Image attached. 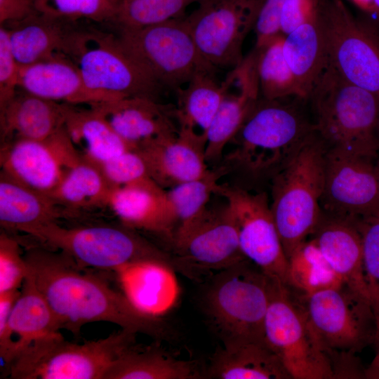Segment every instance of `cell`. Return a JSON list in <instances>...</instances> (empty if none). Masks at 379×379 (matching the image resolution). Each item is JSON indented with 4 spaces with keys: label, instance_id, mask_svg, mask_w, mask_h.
Wrapping results in <instances>:
<instances>
[{
    "label": "cell",
    "instance_id": "cell-26",
    "mask_svg": "<svg viewBox=\"0 0 379 379\" xmlns=\"http://www.w3.org/2000/svg\"><path fill=\"white\" fill-rule=\"evenodd\" d=\"M208 375L220 379L291 378L265 340L223 343L212 359Z\"/></svg>",
    "mask_w": 379,
    "mask_h": 379
},
{
    "label": "cell",
    "instance_id": "cell-21",
    "mask_svg": "<svg viewBox=\"0 0 379 379\" xmlns=\"http://www.w3.org/2000/svg\"><path fill=\"white\" fill-rule=\"evenodd\" d=\"M18 89L46 100L74 105H90L119 98L88 88L78 68L64 55L20 66Z\"/></svg>",
    "mask_w": 379,
    "mask_h": 379
},
{
    "label": "cell",
    "instance_id": "cell-19",
    "mask_svg": "<svg viewBox=\"0 0 379 379\" xmlns=\"http://www.w3.org/2000/svg\"><path fill=\"white\" fill-rule=\"evenodd\" d=\"M256 60L253 50L232 69L234 77L206 135L208 163L221 158L225 147L233 141L259 100Z\"/></svg>",
    "mask_w": 379,
    "mask_h": 379
},
{
    "label": "cell",
    "instance_id": "cell-46",
    "mask_svg": "<svg viewBox=\"0 0 379 379\" xmlns=\"http://www.w3.org/2000/svg\"><path fill=\"white\" fill-rule=\"evenodd\" d=\"M285 0H262L254 30L255 48H260L281 34L280 15Z\"/></svg>",
    "mask_w": 379,
    "mask_h": 379
},
{
    "label": "cell",
    "instance_id": "cell-8",
    "mask_svg": "<svg viewBox=\"0 0 379 379\" xmlns=\"http://www.w3.org/2000/svg\"><path fill=\"white\" fill-rule=\"evenodd\" d=\"M63 55L78 68L86 86L117 98L155 99L161 86L123 46L119 36L93 28L70 32Z\"/></svg>",
    "mask_w": 379,
    "mask_h": 379
},
{
    "label": "cell",
    "instance_id": "cell-49",
    "mask_svg": "<svg viewBox=\"0 0 379 379\" xmlns=\"http://www.w3.org/2000/svg\"><path fill=\"white\" fill-rule=\"evenodd\" d=\"M377 346V352L371 367V372L373 376H379V337L375 343Z\"/></svg>",
    "mask_w": 379,
    "mask_h": 379
},
{
    "label": "cell",
    "instance_id": "cell-9",
    "mask_svg": "<svg viewBox=\"0 0 379 379\" xmlns=\"http://www.w3.org/2000/svg\"><path fill=\"white\" fill-rule=\"evenodd\" d=\"M264 331L266 343L291 378H335L331 358L314 331L305 307L293 300L286 284L273 279Z\"/></svg>",
    "mask_w": 379,
    "mask_h": 379
},
{
    "label": "cell",
    "instance_id": "cell-12",
    "mask_svg": "<svg viewBox=\"0 0 379 379\" xmlns=\"http://www.w3.org/2000/svg\"><path fill=\"white\" fill-rule=\"evenodd\" d=\"M319 19L327 62L348 82L379 96V40L343 0H322Z\"/></svg>",
    "mask_w": 379,
    "mask_h": 379
},
{
    "label": "cell",
    "instance_id": "cell-45",
    "mask_svg": "<svg viewBox=\"0 0 379 379\" xmlns=\"http://www.w3.org/2000/svg\"><path fill=\"white\" fill-rule=\"evenodd\" d=\"M20 289L0 293V357L1 378L15 357V340L8 327V319Z\"/></svg>",
    "mask_w": 379,
    "mask_h": 379
},
{
    "label": "cell",
    "instance_id": "cell-24",
    "mask_svg": "<svg viewBox=\"0 0 379 379\" xmlns=\"http://www.w3.org/2000/svg\"><path fill=\"white\" fill-rule=\"evenodd\" d=\"M20 91L0 106L1 144L44 140L64 127L67 104Z\"/></svg>",
    "mask_w": 379,
    "mask_h": 379
},
{
    "label": "cell",
    "instance_id": "cell-18",
    "mask_svg": "<svg viewBox=\"0 0 379 379\" xmlns=\"http://www.w3.org/2000/svg\"><path fill=\"white\" fill-rule=\"evenodd\" d=\"M205 145L204 137L179 126L177 133L149 140L135 149L144 159L150 178L162 188H171L208 174Z\"/></svg>",
    "mask_w": 379,
    "mask_h": 379
},
{
    "label": "cell",
    "instance_id": "cell-15",
    "mask_svg": "<svg viewBox=\"0 0 379 379\" xmlns=\"http://www.w3.org/2000/svg\"><path fill=\"white\" fill-rule=\"evenodd\" d=\"M173 268L192 279L218 273L248 260L243 254L232 212L223 207L208 211L185 235L173 244Z\"/></svg>",
    "mask_w": 379,
    "mask_h": 379
},
{
    "label": "cell",
    "instance_id": "cell-2",
    "mask_svg": "<svg viewBox=\"0 0 379 379\" xmlns=\"http://www.w3.org/2000/svg\"><path fill=\"white\" fill-rule=\"evenodd\" d=\"M308 98L314 131L328 149L376 159L378 95L348 82L327 62Z\"/></svg>",
    "mask_w": 379,
    "mask_h": 379
},
{
    "label": "cell",
    "instance_id": "cell-30",
    "mask_svg": "<svg viewBox=\"0 0 379 379\" xmlns=\"http://www.w3.org/2000/svg\"><path fill=\"white\" fill-rule=\"evenodd\" d=\"M213 71H203L194 75L175 92L178 126L187 127L206 138L207 131L232 81L233 69L218 82Z\"/></svg>",
    "mask_w": 379,
    "mask_h": 379
},
{
    "label": "cell",
    "instance_id": "cell-4",
    "mask_svg": "<svg viewBox=\"0 0 379 379\" xmlns=\"http://www.w3.org/2000/svg\"><path fill=\"white\" fill-rule=\"evenodd\" d=\"M135 335L121 328L83 344L67 341L60 333L43 337L16 356L2 378L105 379L112 364L136 344Z\"/></svg>",
    "mask_w": 379,
    "mask_h": 379
},
{
    "label": "cell",
    "instance_id": "cell-29",
    "mask_svg": "<svg viewBox=\"0 0 379 379\" xmlns=\"http://www.w3.org/2000/svg\"><path fill=\"white\" fill-rule=\"evenodd\" d=\"M64 128L81 157L97 166L134 149L91 107L67 104Z\"/></svg>",
    "mask_w": 379,
    "mask_h": 379
},
{
    "label": "cell",
    "instance_id": "cell-40",
    "mask_svg": "<svg viewBox=\"0 0 379 379\" xmlns=\"http://www.w3.org/2000/svg\"><path fill=\"white\" fill-rule=\"evenodd\" d=\"M38 12L59 19L74 21H113L115 0H34Z\"/></svg>",
    "mask_w": 379,
    "mask_h": 379
},
{
    "label": "cell",
    "instance_id": "cell-27",
    "mask_svg": "<svg viewBox=\"0 0 379 379\" xmlns=\"http://www.w3.org/2000/svg\"><path fill=\"white\" fill-rule=\"evenodd\" d=\"M72 22L39 12L6 27L12 51L20 66L63 55Z\"/></svg>",
    "mask_w": 379,
    "mask_h": 379
},
{
    "label": "cell",
    "instance_id": "cell-41",
    "mask_svg": "<svg viewBox=\"0 0 379 379\" xmlns=\"http://www.w3.org/2000/svg\"><path fill=\"white\" fill-rule=\"evenodd\" d=\"M98 167L111 187L152 179L144 159L135 149H128Z\"/></svg>",
    "mask_w": 379,
    "mask_h": 379
},
{
    "label": "cell",
    "instance_id": "cell-7",
    "mask_svg": "<svg viewBox=\"0 0 379 379\" xmlns=\"http://www.w3.org/2000/svg\"><path fill=\"white\" fill-rule=\"evenodd\" d=\"M29 234L44 245L66 254L84 268L118 272L141 261L158 260L171 264V256L125 225L98 224L64 227L53 222Z\"/></svg>",
    "mask_w": 379,
    "mask_h": 379
},
{
    "label": "cell",
    "instance_id": "cell-28",
    "mask_svg": "<svg viewBox=\"0 0 379 379\" xmlns=\"http://www.w3.org/2000/svg\"><path fill=\"white\" fill-rule=\"evenodd\" d=\"M0 224L8 231L29 234L60 216L58 204L49 196L32 190L1 173Z\"/></svg>",
    "mask_w": 379,
    "mask_h": 379
},
{
    "label": "cell",
    "instance_id": "cell-52",
    "mask_svg": "<svg viewBox=\"0 0 379 379\" xmlns=\"http://www.w3.org/2000/svg\"><path fill=\"white\" fill-rule=\"evenodd\" d=\"M378 171H379V163L378 164Z\"/></svg>",
    "mask_w": 379,
    "mask_h": 379
},
{
    "label": "cell",
    "instance_id": "cell-51",
    "mask_svg": "<svg viewBox=\"0 0 379 379\" xmlns=\"http://www.w3.org/2000/svg\"><path fill=\"white\" fill-rule=\"evenodd\" d=\"M377 134L379 138V119H378V126H377Z\"/></svg>",
    "mask_w": 379,
    "mask_h": 379
},
{
    "label": "cell",
    "instance_id": "cell-50",
    "mask_svg": "<svg viewBox=\"0 0 379 379\" xmlns=\"http://www.w3.org/2000/svg\"><path fill=\"white\" fill-rule=\"evenodd\" d=\"M374 3L377 11L378 18L379 19V0H374Z\"/></svg>",
    "mask_w": 379,
    "mask_h": 379
},
{
    "label": "cell",
    "instance_id": "cell-22",
    "mask_svg": "<svg viewBox=\"0 0 379 379\" xmlns=\"http://www.w3.org/2000/svg\"><path fill=\"white\" fill-rule=\"evenodd\" d=\"M106 206L124 225L162 234L172 241L175 217L166 191L152 179L111 187Z\"/></svg>",
    "mask_w": 379,
    "mask_h": 379
},
{
    "label": "cell",
    "instance_id": "cell-33",
    "mask_svg": "<svg viewBox=\"0 0 379 379\" xmlns=\"http://www.w3.org/2000/svg\"><path fill=\"white\" fill-rule=\"evenodd\" d=\"M201 374L193 362L177 359L155 347L137 344L111 366L105 379H196Z\"/></svg>",
    "mask_w": 379,
    "mask_h": 379
},
{
    "label": "cell",
    "instance_id": "cell-39",
    "mask_svg": "<svg viewBox=\"0 0 379 379\" xmlns=\"http://www.w3.org/2000/svg\"><path fill=\"white\" fill-rule=\"evenodd\" d=\"M356 222L361 237L364 274L369 299L376 318L378 338L379 337V211L375 214L357 220Z\"/></svg>",
    "mask_w": 379,
    "mask_h": 379
},
{
    "label": "cell",
    "instance_id": "cell-14",
    "mask_svg": "<svg viewBox=\"0 0 379 379\" xmlns=\"http://www.w3.org/2000/svg\"><path fill=\"white\" fill-rule=\"evenodd\" d=\"M215 194L225 199L232 212L244 256L269 277L286 284L288 260L266 196L220 183Z\"/></svg>",
    "mask_w": 379,
    "mask_h": 379
},
{
    "label": "cell",
    "instance_id": "cell-43",
    "mask_svg": "<svg viewBox=\"0 0 379 379\" xmlns=\"http://www.w3.org/2000/svg\"><path fill=\"white\" fill-rule=\"evenodd\" d=\"M20 65L11 48L7 29L0 26V106L16 93Z\"/></svg>",
    "mask_w": 379,
    "mask_h": 379
},
{
    "label": "cell",
    "instance_id": "cell-31",
    "mask_svg": "<svg viewBox=\"0 0 379 379\" xmlns=\"http://www.w3.org/2000/svg\"><path fill=\"white\" fill-rule=\"evenodd\" d=\"M8 327L13 335L18 337L15 340V358L34 340L60 333L62 329L29 270L11 310Z\"/></svg>",
    "mask_w": 379,
    "mask_h": 379
},
{
    "label": "cell",
    "instance_id": "cell-35",
    "mask_svg": "<svg viewBox=\"0 0 379 379\" xmlns=\"http://www.w3.org/2000/svg\"><path fill=\"white\" fill-rule=\"evenodd\" d=\"M222 169L211 171L203 178L186 182L166 191L175 220L172 244L185 235L204 217L208 202L219 185Z\"/></svg>",
    "mask_w": 379,
    "mask_h": 379
},
{
    "label": "cell",
    "instance_id": "cell-13",
    "mask_svg": "<svg viewBox=\"0 0 379 379\" xmlns=\"http://www.w3.org/2000/svg\"><path fill=\"white\" fill-rule=\"evenodd\" d=\"M262 0H201L187 18L203 59L214 69H232L243 59L242 46L254 28Z\"/></svg>",
    "mask_w": 379,
    "mask_h": 379
},
{
    "label": "cell",
    "instance_id": "cell-44",
    "mask_svg": "<svg viewBox=\"0 0 379 379\" xmlns=\"http://www.w3.org/2000/svg\"><path fill=\"white\" fill-rule=\"evenodd\" d=\"M322 0H285L280 15V32L284 36L316 19Z\"/></svg>",
    "mask_w": 379,
    "mask_h": 379
},
{
    "label": "cell",
    "instance_id": "cell-20",
    "mask_svg": "<svg viewBox=\"0 0 379 379\" xmlns=\"http://www.w3.org/2000/svg\"><path fill=\"white\" fill-rule=\"evenodd\" d=\"M134 149L160 136L175 133V107L144 96L125 97L90 105Z\"/></svg>",
    "mask_w": 379,
    "mask_h": 379
},
{
    "label": "cell",
    "instance_id": "cell-32",
    "mask_svg": "<svg viewBox=\"0 0 379 379\" xmlns=\"http://www.w3.org/2000/svg\"><path fill=\"white\" fill-rule=\"evenodd\" d=\"M283 51L305 99L308 98L327 64L319 15L285 35Z\"/></svg>",
    "mask_w": 379,
    "mask_h": 379
},
{
    "label": "cell",
    "instance_id": "cell-5",
    "mask_svg": "<svg viewBox=\"0 0 379 379\" xmlns=\"http://www.w3.org/2000/svg\"><path fill=\"white\" fill-rule=\"evenodd\" d=\"M314 131L295 106L258 100L233 141L227 160L250 175L274 176Z\"/></svg>",
    "mask_w": 379,
    "mask_h": 379
},
{
    "label": "cell",
    "instance_id": "cell-1",
    "mask_svg": "<svg viewBox=\"0 0 379 379\" xmlns=\"http://www.w3.org/2000/svg\"><path fill=\"white\" fill-rule=\"evenodd\" d=\"M24 257L62 329L77 335L86 324L106 321L136 334L167 338L168 328L160 317L140 310L124 293L86 272L62 252L35 246L28 248Z\"/></svg>",
    "mask_w": 379,
    "mask_h": 379
},
{
    "label": "cell",
    "instance_id": "cell-53",
    "mask_svg": "<svg viewBox=\"0 0 379 379\" xmlns=\"http://www.w3.org/2000/svg\"><path fill=\"white\" fill-rule=\"evenodd\" d=\"M115 1H116V2H117V0H115Z\"/></svg>",
    "mask_w": 379,
    "mask_h": 379
},
{
    "label": "cell",
    "instance_id": "cell-25",
    "mask_svg": "<svg viewBox=\"0 0 379 379\" xmlns=\"http://www.w3.org/2000/svg\"><path fill=\"white\" fill-rule=\"evenodd\" d=\"M124 293L140 310L157 317L167 312L178 300L179 288L171 263L147 260L118 272Z\"/></svg>",
    "mask_w": 379,
    "mask_h": 379
},
{
    "label": "cell",
    "instance_id": "cell-3",
    "mask_svg": "<svg viewBox=\"0 0 379 379\" xmlns=\"http://www.w3.org/2000/svg\"><path fill=\"white\" fill-rule=\"evenodd\" d=\"M326 149L314 131L273 176L270 208L287 258L321 220Z\"/></svg>",
    "mask_w": 379,
    "mask_h": 379
},
{
    "label": "cell",
    "instance_id": "cell-10",
    "mask_svg": "<svg viewBox=\"0 0 379 379\" xmlns=\"http://www.w3.org/2000/svg\"><path fill=\"white\" fill-rule=\"evenodd\" d=\"M120 30L126 51L161 87L176 91L197 73L215 69L199 53L185 19Z\"/></svg>",
    "mask_w": 379,
    "mask_h": 379
},
{
    "label": "cell",
    "instance_id": "cell-47",
    "mask_svg": "<svg viewBox=\"0 0 379 379\" xmlns=\"http://www.w3.org/2000/svg\"><path fill=\"white\" fill-rule=\"evenodd\" d=\"M36 12L34 0H0V25L22 20Z\"/></svg>",
    "mask_w": 379,
    "mask_h": 379
},
{
    "label": "cell",
    "instance_id": "cell-23",
    "mask_svg": "<svg viewBox=\"0 0 379 379\" xmlns=\"http://www.w3.org/2000/svg\"><path fill=\"white\" fill-rule=\"evenodd\" d=\"M313 234L322 254L344 283L370 300L363 270L361 237L356 220L322 213Z\"/></svg>",
    "mask_w": 379,
    "mask_h": 379
},
{
    "label": "cell",
    "instance_id": "cell-37",
    "mask_svg": "<svg viewBox=\"0 0 379 379\" xmlns=\"http://www.w3.org/2000/svg\"><path fill=\"white\" fill-rule=\"evenodd\" d=\"M284 36L279 34L257 52V74L260 93L263 99L273 100L294 96L305 99L283 51Z\"/></svg>",
    "mask_w": 379,
    "mask_h": 379
},
{
    "label": "cell",
    "instance_id": "cell-6",
    "mask_svg": "<svg viewBox=\"0 0 379 379\" xmlns=\"http://www.w3.org/2000/svg\"><path fill=\"white\" fill-rule=\"evenodd\" d=\"M272 279L248 260L215 274L204 306L222 343L265 340V319Z\"/></svg>",
    "mask_w": 379,
    "mask_h": 379
},
{
    "label": "cell",
    "instance_id": "cell-42",
    "mask_svg": "<svg viewBox=\"0 0 379 379\" xmlns=\"http://www.w3.org/2000/svg\"><path fill=\"white\" fill-rule=\"evenodd\" d=\"M28 273L18 241L5 232L0 236V293L19 289Z\"/></svg>",
    "mask_w": 379,
    "mask_h": 379
},
{
    "label": "cell",
    "instance_id": "cell-36",
    "mask_svg": "<svg viewBox=\"0 0 379 379\" xmlns=\"http://www.w3.org/2000/svg\"><path fill=\"white\" fill-rule=\"evenodd\" d=\"M110 189L100 169L82 159L71 168L49 197L69 209L87 208L106 206Z\"/></svg>",
    "mask_w": 379,
    "mask_h": 379
},
{
    "label": "cell",
    "instance_id": "cell-16",
    "mask_svg": "<svg viewBox=\"0 0 379 379\" xmlns=\"http://www.w3.org/2000/svg\"><path fill=\"white\" fill-rule=\"evenodd\" d=\"M321 209L326 214L359 220L379 211V171L374 159L328 149Z\"/></svg>",
    "mask_w": 379,
    "mask_h": 379
},
{
    "label": "cell",
    "instance_id": "cell-34",
    "mask_svg": "<svg viewBox=\"0 0 379 379\" xmlns=\"http://www.w3.org/2000/svg\"><path fill=\"white\" fill-rule=\"evenodd\" d=\"M286 285L304 297L345 284L325 258L315 241H305L288 258Z\"/></svg>",
    "mask_w": 379,
    "mask_h": 379
},
{
    "label": "cell",
    "instance_id": "cell-48",
    "mask_svg": "<svg viewBox=\"0 0 379 379\" xmlns=\"http://www.w3.org/2000/svg\"><path fill=\"white\" fill-rule=\"evenodd\" d=\"M358 8L369 15L378 17L374 0H349Z\"/></svg>",
    "mask_w": 379,
    "mask_h": 379
},
{
    "label": "cell",
    "instance_id": "cell-11",
    "mask_svg": "<svg viewBox=\"0 0 379 379\" xmlns=\"http://www.w3.org/2000/svg\"><path fill=\"white\" fill-rule=\"evenodd\" d=\"M308 319L330 357L354 355L377 338L370 300L344 284L304 297Z\"/></svg>",
    "mask_w": 379,
    "mask_h": 379
},
{
    "label": "cell",
    "instance_id": "cell-17",
    "mask_svg": "<svg viewBox=\"0 0 379 379\" xmlns=\"http://www.w3.org/2000/svg\"><path fill=\"white\" fill-rule=\"evenodd\" d=\"M0 159L1 173L48 196L82 159L64 127L44 140L1 144Z\"/></svg>",
    "mask_w": 379,
    "mask_h": 379
},
{
    "label": "cell",
    "instance_id": "cell-38",
    "mask_svg": "<svg viewBox=\"0 0 379 379\" xmlns=\"http://www.w3.org/2000/svg\"><path fill=\"white\" fill-rule=\"evenodd\" d=\"M201 0H117L112 22L120 29H135L179 18Z\"/></svg>",
    "mask_w": 379,
    "mask_h": 379
}]
</instances>
